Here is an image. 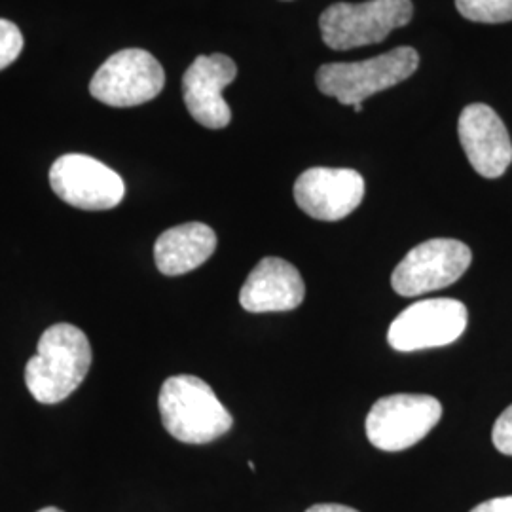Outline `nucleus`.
Listing matches in <instances>:
<instances>
[{
    "label": "nucleus",
    "instance_id": "nucleus-3",
    "mask_svg": "<svg viewBox=\"0 0 512 512\" xmlns=\"http://www.w3.org/2000/svg\"><path fill=\"white\" fill-rule=\"evenodd\" d=\"M418 65V52L410 46H401L359 63L323 65L317 71V88L342 105L355 107L363 105L370 95L401 84L418 71Z\"/></svg>",
    "mask_w": 512,
    "mask_h": 512
},
{
    "label": "nucleus",
    "instance_id": "nucleus-8",
    "mask_svg": "<svg viewBox=\"0 0 512 512\" xmlns=\"http://www.w3.org/2000/svg\"><path fill=\"white\" fill-rule=\"evenodd\" d=\"M467 308L454 298H429L408 306L395 317L387 342L395 351L450 346L467 329Z\"/></svg>",
    "mask_w": 512,
    "mask_h": 512
},
{
    "label": "nucleus",
    "instance_id": "nucleus-11",
    "mask_svg": "<svg viewBox=\"0 0 512 512\" xmlns=\"http://www.w3.org/2000/svg\"><path fill=\"white\" fill-rule=\"evenodd\" d=\"M236 63L228 55H200L183 76L184 105L192 118L209 129L226 128L232 110L222 97V90L234 82Z\"/></svg>",
    "mask_w": 512,
    "mask_h": 512
},
{
    "label": "nucleus",
    "instance_id": "nucleus-19",
    "mask_svg": "<svg viewBox=\"0 0 512 512\" xmlns=\"http://www.w3.org/2000/svg\"><path fill=\"white\" fill-rule=\"evenodd\" d=\"M306 512H359L346 505H336V503H321V505H313Z\"/></svg>",
    "mask_w": 512,
    "mask_h": 512
},
{
    "label": "nucleus",
    "instance_id": "nucleus-16",
    "mask_svg": "<svg viewBox=\"0 0 512 512\" xmlns=\"http://www.w3.org/2000/svg\"><path fill=\"white\" fill-rule=\"evenodd\" d=\"M23 50V35L8 19H0V71L10 67Z\"/></svg>",
    "mask_w": 512,
    "mask_h": 512
},
{
    "label": "nucleus",
    "instance_id": "nucleus-9",
    "mask_svg": "<svg viewBox=\"0 0 512 512\" xmlns=\"http://www.w3.org/2000/svg\"><path fill=\"white\" fill-rule=\"evenodd\" d=\"M52 190L69 205L84 211H109L126 194L122 177L109 165L86 154H65L50 169Z\"/></svg>",
    "mask_w": 512,
    "mask_h": 512
},
{
    "label": "nucleus",
    "instance_id": "nucleus-21",
    "mask_svg": "<svg viewBox=\"0 0 512 512\" xmlns=\"http://www.w3.org/2000/svg\"><path fill=\"white\" fill-rule=\"evenodd\" d=\"M353 110H355V112H361V110H363V105H355V107H353Z\"/></svg>",
    "mask_w": 512,
    "mask_h": 512
},
{
    "label": "nucleus",
    "instance_id": "nucleus-15",
    "mask_svg": "<svg viewBox=\"0 0 512 512\" xmlns=\"http://www.w3.org/2000/svg\"><path fill=\"white\" fill-rule=\"evenodd\" d=\"M456 8L475 23L512 21V0H456Z\"/></svg>",
    "mask_w": 512,
    "mask_h": 512
},
{
    "label": "nucleus",
    "instance_id": "nucleus-4",
    "mask_svg": "<svg viewBox=\"0 0 512 512\" xmlns=\"http://www.w3.org/2000/svg\"><path fill=\"white\" fill-rule=\"evenodd\" d=\"M412 16V0L336 2L321 14L319 27L329 48L351 50L382 42L391 31L410 23Z\"/></svg>",
    "mask_w": 512,
    "mask_h": 512
},
{
    "label": "nucleus",
    "instance_id": "nucleus-1",
    "mask_svg": "<svg viewBox=\"0 0 512 512\" xmlns=\"http://www.w3.org/2000/svg\"><path fill=\"white\" fill-rule=\"evenodd\" d=\"M90 366L88 336L74 325L57 323L40 336L37 355L25 366V385L38 403H61L86 380Z\"/></svg>",
    "mask_w": 512,
    "mask_h": 512
},
{
    "label": "nucleus",
    "instance_id": "nucleus-10",
    "mask_svg": "<svg viewBox=\"0 0 512 512\" xmlns=\"http://www.w3.org/2000/svg\"><path fill=\"white\" fill-rule=\"evenodd\" d=\"M365 198V179L355 169L311 167L294 183V200L311 219H346Z\"/></svg>",
    "mask_w": 512,
    "mask_h": 512
},
{
    "label": "nucleus",
    "instance_id": "nucleus-17",
    "mask_svg": "<svg viewBox=\"0 0 512 512\" xmlns=\"http://www.w3.org/2000/svg\"><path fill=\"white\" fill-rule=\"evenodd\" d=\"M492 440L501 454L512 456V404L495 421Z\"/></svg>",
    "mask_w": 512,
    "mask_h": 512
},
{
    "label": "nucleus",
    "instance_id": "nucleus-18",
    "mask_svg": "<svg viewBox=\"0 0 512 512\" xmlns=\"http://www.w3.org/2000/svg\"><path fill=\"white\" fill-rule=\"evenodd\" d=\"M471 512H512V495L488 499V501L480 503Z\"/></svg>",
    "mask_w": 512,
    "mask_h": 512
},
{
    "label": "nucleus",
    "instance_id": "nucleus-5",
    "mask_svg": "<svg viewBox=\"0 0 512 512\" xmlns=\"http://www.w3.org/2000/svg\"><path fill=\"white\" fill-rule=\"evenodd\" d=\"M442 418V404L431 395H389L370 408L366 437L384 452H403L425 439Z\"/></svg>",
    "mask_w": 512,
    "mask_h": 512
},
{
    "label": "nucleus",
    "instance_id": "nucleus-6",
    "mask_svg": "<svg viewBox=\"0 0 512 512\" xmlns=\"http://www.w3.org/2000/svg\"><path fill=\"white\" fill-rule=\"evenodd\" d=\"M164 86L165 73L160 61L147 50L128 48L110 55L93 74L90 93L109 107L128 109L152 101Z\"/></svg>",
    "mask_w": 512,
    "mask_h": 512
},
{
    "label": "nucleus",
    "instance_id": "nucleus-13",
    "mask_svg": "<svg viewBox=\"0 0 512 512\" xmlns=\"http://www.w3.org/2000/svg\"><path fill=\"white\" fill-rule=\"evenodd\" d=\"M306 296V285L291 262L266 256L241 287L239 304L251 313L296 310Z\"/></svg>",
    "mask_w": 512,
    "mask_h": 512
},
{
    "label": "nucleus",
    "instance_id": "nucleus-20",
    "mask_svg": "<svg viewBox=\"0 0 512 512\" xmlns=\"http://www.w3.org/2000/svg\"><path fill=\"white\" fill-rule=\"evenodd\" d=\"M38 512H63V511H59V509H57V507H46V509H42V511H38Z\"/></svg>",
    "mask_w": 512,
    "mask_h": 512
},
{
    "label": "nucleus",
    "instance_id": "nucleus-7",
    "mask_svg": "<svg viewBox=\"0 0 512 512\" xmlns=\"http://www.w3.org/2000/svg\"><path fill=\"white\" fill-rule=\"evenodd\" d=\"M473 253L458 239L437 238L423 241L397 264L391 285L401 296L439 291L450 287L471 266Z\"/></svg>",
    "mask_w": 512,
    "mask_h": 512
},
{
    "label": "nucleus",
    "instance_id": "nucleus-12",
    "mask_svg": "<svg viewBox=\"0 0 512 512\" xmlns=\"http://www.w3.org/2000/svg\"><path fill=\"white\" fill-rule=\"evenodd\" d=\"M459 143L469 164L486 179L501 177L512 162V141L503 120L484 103L467 105L459 114Z\"/></svg>",
    "mask_w": 512,
    "mask_h": 512
},
{
    "label": "nucleus",
    "instance_id": "nucleus-14",
    "mask_svg": "<svg viewBox=\"0 0 512 512\" xmlns=\"http://www.w3.org/2000/svg\"><path fill=\"white\" fill-rule=\"evenodd\" d=\"M217 249V234L203 222L165 230L154 245L156 268L164 275H184L205 264Z\"/></svg>",
    "mask_w": 512,
    "mask_h": 512
},
{
    "label": "nucleus",
    "instance_id": "nucleus-2",
    "mask_svg": "<svg viewBox=\"0 0 512 512\" xmlns=\"http://www.w3.org/2000/svg\"><path fill=\"white\" fill-rule=\"evenodd\" d=\"M160 414L165 431L184 444H207L226 435L234 420L202 378L171 376L160 389Z\"/></svg>",
    "mask_w": 512,
    "mask_h": 512
}]
</instances>
